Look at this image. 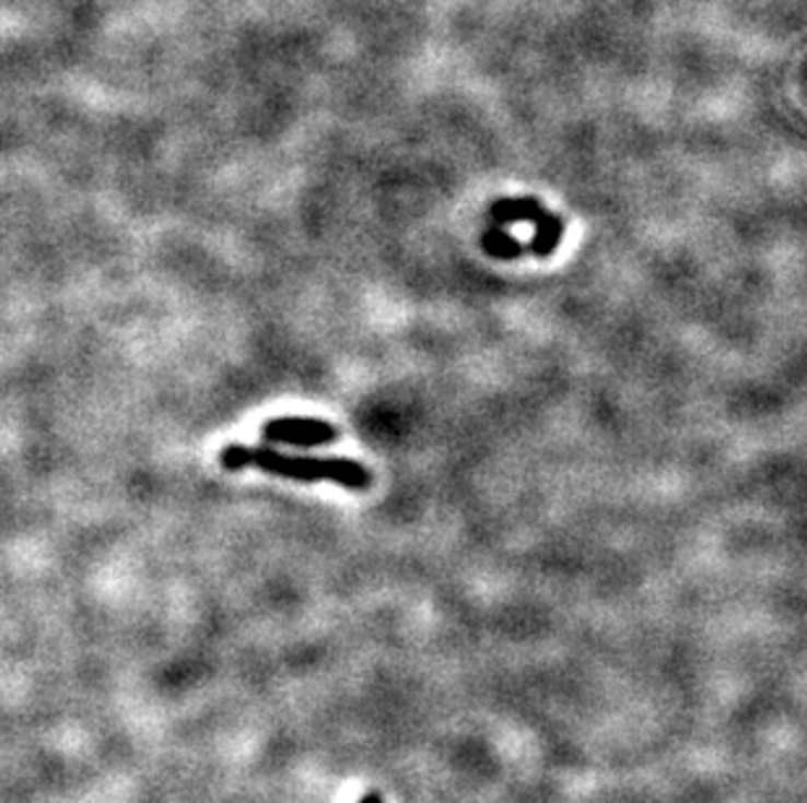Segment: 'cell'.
<instances>
[{
	"label": "cell",
	"instance_id": "obj_5",
	"mask_svg": "<svg viewBox=\"0 0 807 803\" xmlns=\"http://www.w3.org/2000/svg\"><path fill=\"white\" fill-rule=\"evenodd\" d=\"M481 246L489 256H494V259H502V261L517 259V256L526 253V246H523L521 240H515L502 225H496V227L492 225L483 229Z\"/></svg>",
	"mask_w": 807,
	"mask_h": 803
},
{
	"label": "cell",
	"instance_id": "obj_4",
	"mask_svg": "<svg viewBox=\"0 0 807 803\" xmlns=\"http://www.w3.org/2000/svg\"><path fill=\"white\" fill-rule=\"evenodd\" d=\"M534 227H536V233L526 246V251L538 256V259H547V256H551L557 248H560V243L564 238V222L562 217H557L554 212H549L547 209V214H543Z\"/></svg>",
	"mask_w": 807,
	"mask_h": 803
},
{
	"label": "cell",
	"instance_id": "obj_1",
	"mask_svg": "<svg viewBox=\"0 0 807 803\" xmlns=\"http://www.w3.org/2000/svg\"><path fill=\"white\" fill-rule=\"evenodd\" d=\"M220 468L227 472L259 470L267 475L291 477V481H332L351 491H366L372 485V475L361 462L348 457H308V454H282L272 447H244V444H227L220 451Z\"/></svg>",
	"mask_w": 807,
	"mask_h": 803
},
{
	"label": "cell",
	"instance_id": "obj_6",
	"mask_svg": "<svg viewBox=\"0 0 807 803\" xmlns=\"http://www.w3.org/2000/svg\"><path fill=\"white\" fill-rule=\"evenodd\" d=\"M361 803H385V801H382L379 793H369V795H363Z\"/></svg>",
	"mask_w": 807,
	"mask_h": 803
},
{
	"label": "cell",
	"instance_id": "obj_2",
	"mask_svg": "<svg viewBox=\"0 0 807 803\" xmlns=\"http://www.w3.org/2000/svg\"><path fill=\"white\" fill-rule=\"evenodd\" d=\"M261 438L267 444H285V447H327L340 438L338 425L321 417H304V415H282L272 417L261 425Z\"/></svg>",
	"mask_w": 807,
	"mask_h": 803
},
{
	"label": "cell",
	"instance_id": "obj_3",
	"mask_svg": "<svg viewBox=\"0 0 807 803\" xmlns=\"http://www.w3.org/2000/svg\"><path fill=\"white\" fill-rule=\"evenodd\" d=\"M547 214V206L534 196H521V199H500L489 206V220L492 225H515V222H530L536 225Z\"/></svg>",
	"mask_w": 807,
	"mask_h": 803
}]
</instances>
